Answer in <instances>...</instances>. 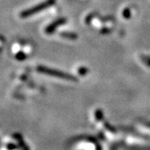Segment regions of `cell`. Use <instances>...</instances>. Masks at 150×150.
Returning a JSON list of instances; mask_svg holds the SVG:
<instances>
[{
  "label": "cell",
  "mask_w": 150,
  "mask_h": 150,
  "mask_svg": "<svg viewBox=\"0 0 150 150\" xmlns=\"http://www.w3.org/2000/svg\"><path fill=\"white\" fill-rule=\"evenodd\" d=\"M38 71L41 74H44L50 75L53 77H57V78H60V79H64L67 80L69 81H76V78L73 75L69 74L66 72H63L58 69H49L44 66H39L38 67Z\"/></svg>",
  "instance_id": "obj_1"
},
{
  "label": "cell",
  "mask_w": 150,
  "mask_h": 150,
  "mask_svg": "<svg viewBox=\"0 0 150 150\" xmlns=\"http://www.w3.org/2000/svg\"><path fill=\"white\" fill-rule=\"evenodd\" d=\"M55 2H56V0H46V1H44L43 3L38 4V5L33 6L31 8H28V9L23 11L21 13V14H20V16L22 18H27V17L34 15V14H36L38 12L44 10V9L48 8L49 7L53 6L55 4Z\"/></svg>",
  "instance_id": "obj_2"
},
{
  "label": "cell",
  "mask_w": 150,
  "mask_h": 150,
  "mask_svg": "<svg viewBox=\"0 0 150 150\" xmlns=\"http://www.w3.org/2000/svg\"><path fill=\"white\" fill-rule=\"evenodd\" d=\"M66 23H67V19L65 18H58L56 20H54L53 23H51L49 25H48V27L46 28V29H45V32L47 33L48 34H52L60 25L65 24Z\"/></svg>",
  "instance_id": "obj_3"
},
{
  "label": "cell",
  "mask_w": 150,
  "mask_h": 150,
  "mask_svg": "<svg viewBox=\"0 0 150 150\" xmlns=\"http://www.w3.org/2000/svg\"><path fill=\"white\" fill-rule=\"evenodd\" d=\"M60 36L68 39H71V40H74L76 38H78V34L73 32H62L60 33Z\"/></svg>",
  "instance_id": "obj_4"
},
{
  "label": "cell",
  "mask_w": 150,
  "mask_h": 150,
  "mask_svg": "<svg viewBox=\"0 0 150 150\" xmlns=\"http://www.w3.org/2000/svg\"><path fill=\"white\" fill-rule=\"evenodd\" d=\"M141 59L142 61L147 66L150 67V56H148V55H142L141 56Z\"/></svg>",
  "instance_id": "obj_5"
},
{
  "label": "cell",
  "mask_w": 150,
  "mask_h": 150,
  "mask_svg": "<svg viewBox=\"0 0 150 150\" xmlns=\"http://www.w3.org/2000/svg\"><path fill=\"white\" fill-rule=\"evenodd\" d=\"M123 16L125 18H129L131 17V10L130 8H125L123 12Z\"/></svg>",
  "instance_id": "obj_6"
},
{
  "label": "cell",
  "mask_w": 150,
  "mask_h": 150,
  "mask_svg": "<svg viewBox=\"0 0 150 150\" xmlns=\"http://www.w3.org/2000/svg\"><path fill=\"white\" fill-rule=\"evenodd\" d=\"M88 69L85 68V67H81L79 68V74L80 75H85L86 74H88Z\"/></svg>",
  "instance_id": "obj_7"
}]
</instances>
